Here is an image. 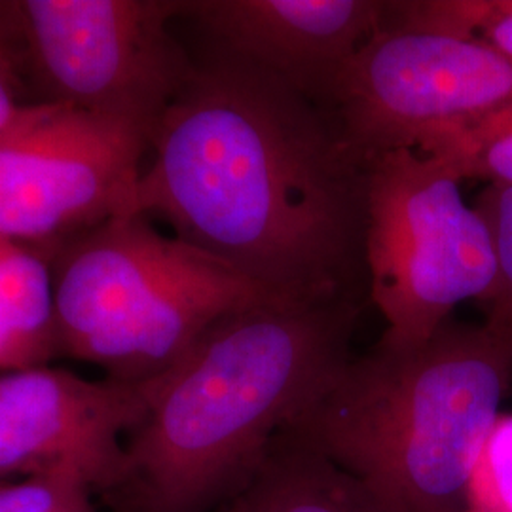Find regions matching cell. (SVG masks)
Here are the masks:
<instances>
[{"label": "cell", "instance_id": "obj_11", "mask_svg": "<svg viewBox=\"0 0 512 512\" xmlns=\"http://www.w3.org/2000/svg\"><path fill=\"white\" fill-rule=\"evenodd\" d=\"M224 512H382L363 488L283 431Z\"/></svg>", "mask_w": 512, "mask_h": 512}, {"label": "cell", "instance_id": "obj_19", "mask_svg": "<svg viewBox=\"0 0 512 512\" xmlns=\"http://www.w3.org/2000/svg\"><path fill=\"white\" fill-rule=\"evenodd\" d=\"M14 18V2H0V29L10 27Z\"/></svg>", "mask_w": 512, "mask_h": 512}, {"label": "cell", "instance_id": "obj_5", "mask_svg": "<svg viewBox=\"0 0 512 512\" xmlns=\"http://www.w3.org/2000/svg\"><path fill=\"white\" fill-rule=\"evenodd\" d=\"M368 294L384 315L382 342L431 340L465 300H488L497 283L494 239L439 158L393 150L366 164Z\"/></svg>", "mask_w": 512, "mask_h": 512}, {"label": "cell", "instance_id": "obj_18", "mask_svg": "<svg viewBox=\"0 0 512 512\" xmlns=\"http://www.w3.org/2000/svg\"><path fill=\"white\" fill-rule=\"evenodd\" d=\"M23 71L25 61L14 18L10 27L0 29V137L8 133L23 116V112L35 103L25 99Z\"/></svg>", "mask_w": 512, "mask_h": 512}, {"label": "cell", "instance_id": "obj_1", "mask_svg": "<svg viewBox=\"0 0 512 512\" xmlns=\"http://www.w3.org/2000/svg\"><path fill=\"white\" fill-rule=\"evenodd\" d=\"M150 150L137 215L275 298L361 300L368 162L327 107L215 52L194 63Z\"/></svg>", "mask_w": 512, "mask_h": 512}, {"label": "cell", "instance_id": "obj_13", "mask_svg": "<svg viewBox=\"0 0 512 512\" xmlns=\"http://www.w3.org/2000/svg\"><path fill=\"white\" fill-rule=\"evenodd\" d=\"M384 29L478 38L512 57V0L387 2Z\"/></svg>", "mask_w": 512, "mask_h": 512}, {"label": "cell", "instance_id": "obj_10", "mask_svg": "<svg viewBox=\"0 0 512 512\" xmlns=\"http://www.w3.org/2000/svg\"><path fill=\"white\" fill-rule=\"evenodd\" d=\"M387 2L376 0H184L196 21L232 55L274 74L327 107L338 76L384 25Z\"/></svg>", "mask_w": 512, "mask_h": 512}, {"label": "cell", "instance_id": "obj_6", "mask_svg": "<svg viewBox=\"0 0 512 512\" xmlns=\"http://www.w3.org/2000/svg\"><path fill=\"white\" fill-rule=\"evenodd\" d=\"M14 10L38 103L154 131L194 71L169 31L184 0H19Z\"/></svg>", "mask_w": 512, "mask_h": 512}, {"label": "cell", "instance_id": "obj_4", "mask_svg": "<svg viewBox=\"0 0 512 512\" xmlns=\"http://www.w3.org/2000/svg\"><path fill=\"white\" fill-rule=\"evenodd\" d=\"M50 266L59 355L120 384L160 378L226 315L281 300L137 213L73 239Z\"/></svg>", "mask_w": 512, "mask_h": 512}, {"label": "cell", "instance_id": "obj_7", "mask_svg": "<svg viewBox=\"0 0 512 512\" xmlns=\"http://www.w3.org/2000/svg\"><path fill=\"white\" fill-rule=\"evenodd\" d=\"M327 109L366 162L512 110V57L478 38L380 29L338 76Z\"/></svg>", "mask_w": 512, "mask_h": 512}, {"label": "cell", "instance_id": "obj_8", "mask_svg": "<svg viewBox=\"0 0 512 512\" xmlns=\"http://www.w3.org/2000/svg\"><path fill=\"white\" fill-rule=\"evenodd\" d=\"M152 131L33 103L0 137V239L48 262L73 239L135 213Z\"/></svg>", "mask_w": 512, "mask_h": 512}, {"label": "cell", "instance_id": "obj_17", "mask_svg": "<svg viewBox=\"0 0 512 512\" xmlns=\"http://www.w3.org/2000/svg\"><path fill=\"white\" fill-rule=\"evenodd\" d=\"M0 512H93L90 488L63 476L2 480Z\"/></svg>", "mask_w": 512, "mask_h": 512}, {"label": "cell", "instance_id": "obj_9", "mask_svg": "<svg viewBox=\"0 0 512 512\" xmlns=\"http://www.w3.org/2000/svg\"><path fill=\"white\" fill-rule=\"evenodd\" d=\"M145 412V385L95 382L48 365L0 372V482L63 476L90 490L122 484L126 440Z\"/></svg>", "mask_w": 512, "mask_h": 512}, {"label": "cell", "instance_id": "obj_12", "mask_svg": "<svg viewBox=\"0 0 512 512\" xmlns=\"http://www.w3.org/2000/svg\"><path fill=\"white\" fill-rule=\"evenodd\" d=\"M57 355L52 266L0 239V372L46 366Z\"/></svg>", "mask_w": 512, "mask_h": 512}, {"label": "cell", "instance_id": "obj_3", "mask_svg": "<svg viewBox=\"0 0 512 512\" xmlns=\"http://www.w3.org/2000/svg\"><path fill=\"white\" fill-rule=\"evenodd\" d=\"M512 380V329L448 321L418 346L351 359L285 429L382 512H469L482 446Z\"/></svg>", "mask_w": 512, "mask_h": 512}, {"label": "cell", "instance_id": "obj_14", "mask_svg": "<svg viewBox=\"0 0 512 512\" xmlns=\"http://www.w3.org/2000/svg\"><path fill=\"white\" fill-rule=\"evenodd\" d=\"M421 154L439 158L461 181L475 179L512 184V110L475 128L440 135L425 143Z\"/></svg>", "mask_w": 512, "mask_h": 512}, {"label": "cell", "instance_id": "obj_15", "mask_svg": "<svg viewBox=\"0 0 512 512\" xmlns=\"http://www.w3.org/2000/svg\"><path fill=\"white\" fill-rule=\"evenodd\" d=\"M469 512H512V414H501L482 446L467 494Z\"/></svg>", "mask_w": 512, "mask_h": 512}, {"label": "cell", "instance_id": "obj_16", "mask_svg": "<svg viewBox=\"0 0 512 512\" xmlns=\"http://www.w3.org/2000/svg\"><path fill=\"white\" fill-rule=\"evenodd\" d=\"M475 209L492 232L497 258V283L486 300V321L512 329V184L488 186L476 200Z\"/></svg>", "mask_w": 512, "mask_h": 512}, {"label": "cell", "instance_id": "obj_2", "mask_svg": "<svg viewBox=\"0 0 512 512\" xmlns=\"http://www.w3.org/2000/svg\"><path fill=\"white\" fill-rule=\"evenodd\" d=\"M361 300H268L220 319L145 384L126 476L150 512H196L251 480L349 361Z\"/></svg>", "mask_w": 512, "mask_h": 512}]
</instances>
